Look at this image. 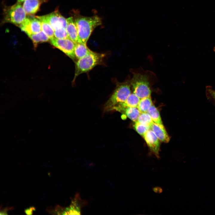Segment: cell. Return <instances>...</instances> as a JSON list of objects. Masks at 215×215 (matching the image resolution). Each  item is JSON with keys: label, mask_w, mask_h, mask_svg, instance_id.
<instances>
[{"label": "cell", "mask_w": 215, "mask_h": 215, "mask_svg": "<svg viewBox=\"0 0 215 215\" xmlns=\"http://www.w3.org/2000/svg\"><path fill=\"white\" fill-rule=\"evenodd\" d=\"M105 54L91 51L84 57L75 62V70L72 82L80 74L89 72L96 66L103 64Z\"/></svg>", "instance_id": "2"}, {"label": "cell", "mask_w": 215, "mask_h": 215, "mask_svg": "<svg viewBox=\"0 0 215 215\" xmlns=\"http://www.w3.org/2000/svg\"><path fill=\"white\" fill-rule=\"evenodd\" d=\"M206 94L207 99L215 103V90L210 86L206 88Z\"/></svg>", "instance_id": "24"}, {"label": "cell", "mask_w": 215, "mask_h": 215, "mask_svg": "<svg viewBox=\"0 0 215 215\" xmlns=\"http://www.w3.org/2000/svg\"><path fill=\"white\" fill-rule=\"evenodd\" d=\"M83 201H82L78 194H76L74 199H72L71 205L62 211L63 214H80L81 209L84 205Z\"/></svg>", "instance_id": "10"}, {"label": "cell", "mask_w": 215, "mask_h": 215, "mask_svg": "<svg viewBox=\"0 0 215 215\" xmlns=\"http://www.w3.org/2000/svg\"><path fill=\"white\" fill-rule=\"evenodd\" d=\"M140 99L134 93H131L124 102L115 106L112 110L119 112L123 109L129 107H137Z\"/></svg>", "instance_id": "12"}, {"label": "cell", "mask_w": 215, "mask_h": 215, "mask_svg": "<svg viewBox=\"0 0 215 215\" xmlns=\"http://www.w3.org/2000/svg\"><path fill=\"white\" fill-rule=\"evenodd\" d=\"M124 114L133 121L135 122L141 113L137 107H129L124 108L119 111Z\"/></svg>", "instance_id": "18"}, {"label": "cell", "mask_w": 215, "mask_h": 215, "mask_svg": "<svg viewBox=\"0 0 215 215\" xmlns=\"http://www.w3.org/2000/svg\"><path fill=\"white\" fill-rule=\"evenodd\" d=\"M25 0H17V2L22 3Z\"/></svg>", "instance_id": "25"}, {"label": "cell", "mask_w": 215, "mask_h": 215, "mask_svg": "<svg viewBox=\"0 0 215 215\" xmlns=\"http://www.w3.org/2000/svg\"><path fill=\"white\" fill-rule=\"evenodd\" d=\"M51 43L56 47L59 49L66 55L75 61L74 49L75 44L69 38L58 39L54 37L50 40Z\"/></svg>", "instance_id": "6"}, {"label": "cell", "mask_w": 215, "mask_h": 215, "mask_svg": "<svg viewBox=\"0 0 215 215\" xmlns=\"http://www.w3.org/2000/svg\"><path fill=\"white\" fill-rule=\"evenodd\" d=\"M130 81L117 83L112 94L104 107V112L112 110L113 107L124 102L131 93Z\"/></svg>", "instance_id": "3"}, {"label": "cell", "mask_w": 215, "mask_h": 215, "mask_svg": "<svg viewBox=\"0 0 215 215\" xmlns=\"http://www.w3.org/2000/svg\"><path fill=\"white\" fill-rule=\"evenodd\" d=\"M54 37L58 39H64L69 38L66 29L64 28L54 30Z\"/></svg>", "instance_id": "23"}, {"label": "cell", "mask_w": 215, "mask_h": 215, "mask_svg": "<svg viewBox=\"0 0 215 215\" xmlns=\"http://www.w3.org/2000/svg\"><path fill=\"white\" fill-rule=\"evenodd\" d=\"M152 105L150 97H147L140 99L137 108L141 113L147 112Z\"/></svg>", "instance_id": "20"}, {"label": "cell", "mask_w": 215, "mask_h": 215, "mask_svg": "<svg viewBox=\"0 0 215 215\" xmlns=\"http://www.w3.org/2000/svg\"><path fill=\"white\" fill-rule=\"evenodd\" d=\"M150 129L161 141L165 143L169 142L170 139L165 129L162 128L153 122L150 126Z\"/></svg>", "instance_id": "14"}, {"label": "cell", "mask_w": 215, "mask_h": 215, "mask_svg": "<svg viewBox=\"0 0 215 215\" xmlns=\"http://www.w3.org/2000/svg\"><path fill=\"white\" fill-rule=\"evenodd\" d=\"M41 3V0H26L22 6L27 14H34L39 10Z\"/></svg>", "instance_id": "13"}, {"label": "cell", "mask_w": 215, "mask_h": 215, "mask_svg": "<svg viewBox=\"0 0 215 215\" xmlns=\"http://www.w3.org/2000/svg\"><path fill=\"white\" fill-rule=\"evenodd\" d=\"M214 51H215V47L214 48Z\"/></svg>", "instance_id": "26"}, {"label": "cell", "mask_w": 215, "mask_h": 215, "mask_svg": "<svg viewBox=\"0 0 215 215\" xmlns=\"http://www.w3.org/2000/svg\"><path fill=\"white\" fill-rule=\"evenodd\" d=\"M136 121L141 124L150 128L153 122L150 116L147 112L141 113Z\"/></svg>", "instance_id": "21"}, {"label": "cell", "mask_w": 215, "mask_h": 215, "mask_svg": "<svg viewBox=\"0 0 215 215\" xmlns=\"http://www.w3.org/2000/svg\"><path fill=\"white\" fill-rule=\"evenodd\" d=\"M91 51L87 47L86 44L82 42L76 43L74 54L76 60L84 57Z\"/></svg>", "instance_id": "15"}, {"label": "cell", "mask_w": 215, "mask_h": 215, "mask_svg": "<svg viewBox=\"0 0 215 215\" xmlns=\"http://www.w3.org/2000/svg\"><path fill=\"white\" fill-rule=\"evenodd\" d=\"M32 41L36 47L38 44L48 42L49 39L42 30L39 32L28 36Z\"/></svg>", "instance_id": "19"}, {"label": "cell", "mask_w": 215, "mask_h": 215, "mask_svg": "<svg viewBox=\"0 0 215 215\" xmlns=\"http://www.w3.org/2000/svg\"><path fill=\"white\" fill-rule=\"evenodd\" d=\"M19 27L27 36L37 33L42 30L41 22L36 17H27Z\"/></svg>", "instance_id": "7"}, {"label": "cell", "mask_w": 215, "mask_h": 215, "mask_svg": "<svg viewBox=\"0 0 215 215\" xmlns=\"http://www.w3.org/2000/svg\"><path fill=\"white\" fill-rule=\"evenodd\" d=\"M74 16L80 41L86 44L94 29L102 24V19L97 15L83 16L76 11H74Z\"/></svg>", "instance_id": "1"}, {"label": "cell", "mask_w": 215, "mask_h": 215, "mask_svg": "<svg viewBox=\"0 0 215 215\" xmlns=\"http://www.w3.org/2000/svg\"><path fill=\"white\" fill-rule=\"evenodd\" d=\"M143 137L151 151L157 158H159L160 140L151 129L149 130Z\"/></svg>", "instance_id": "8"}, {"label": "cell", "mask_w": 215, "mask_h": 215, "mask_svg": "<svg viewBox=\"0 0 215 215\" xmlns=\"http://www.w3.org/2000/svg\"><path fill=\"white\" fill-rule=\"evenodd\" d=\"M130 82L133 89V93L140 99L150 97L151 91L147 76L134 73Z\"/></svg>", "instance_id": "4"}, {"label": "cell", "mask_w": 215, "mask_h": 215, "mask_svg": "<svg viewBox=\"0 0 215 215\" xmlns=\"http://www.w3.org/2000/svg\"><path fill=\"white\" fill-rule=\"evenodd\" d=\"M66 30L69 39L75 43L81 42L79 38L76 23L73 17L67 19Z\"/></svg>", "instance_id": "11"}, {"label": "cell", "mask_w": 215, "mask_h": 215, "mask_svg": "<svg viewBox=\"0 0 215 215\" xmlns=\"http://www.w3.org/2000/svg\"><path fill=\"white\" fill-rule=\"evenodd\" d=\"M150 116L153 122L162 128L165 129L162 120L159 112L157 108L152 105L147 112Z\"/></svg>", "instance_id": "17"}, {"label": "cell", "mask_w": 215, "mask_h": 215, "mask_svg": "<svg viewBox=\"0 0 215 215\" xmlns=\"http://www.w3.org/2000/svg\"><path fill=\"white\" fill-rule=\"evenodd\" d=\"M43 16L51 26L54 30L62 28L66 29L67 19L58 11Z\"/></svg>", "instance_id": "9"}, {"label": "cell", "mask_w": 215, "mask_h": 215, "mask_svg": "<svg viewBox=\"0 0 215 215\" xmlns=\"http://www.w3.org/2000/svg\"><path fill=\"white\" fill-rule=\"evenodd\" d=\"M40 21L42 30L47 36L50 40L54 37V30L50 23L45 19L43 16H36Z\"/></svg>", "instance_id": "16"}, {"label": "cell", "mask_w": 215, "mask_h": 215, "mask_svg": "<svg viewBox=\"0 0 215 215\" xmlns=\"http://www.w3.org/2000/svg\"><path fill=\"white\" fill-rule=\"evenodd\" d=\"M135 122L134 125V129L139 134L142 136L150 129V127L141 124L137 121Z\"/></svg>", "instance_id": "22"}, {"label": "cell", "mask_w": 215, "mask_h": 215, "mask_svg": "<svg viewBox=\"0 0 215 215\" xmlns=\"http://www.w3.org/2000/svg\"><path fill=\"white\" fill-rule=\"evenodd\" d=\"M26 15L21 3L17 2L5 8L4 12V22L19 26L27 18Z\"/></svg>", "instance_id": "5"}]
</instances>
